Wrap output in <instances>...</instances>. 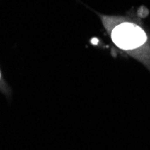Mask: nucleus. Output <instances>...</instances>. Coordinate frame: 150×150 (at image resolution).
Listing matches in <instances>:
<instances>
[{
    "label": "nucleus",
    "mask_w": 150,
    "mask_h": 150,
    "mask_svg": "<svg viewBox=\"0 0 150 150\" xmlns=\"http://www.w3.org/2000/svg\"><path fill=\"white\" fill-rule=\"evenodd\" d=\"M113 42L126 50L137 49L146 40V35L139 26L131 23H123L117 25L112 30Z\"/></svg>",
    "instance_id": "1"
}]
</instances>
